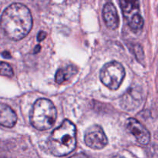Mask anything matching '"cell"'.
I'll return each mask as SVG.
<instances>
[{
  "label": "cell",
  "instance_id": "cell-11",
  "mask_svg": "<svg viewBox=\"0 0 158 158\" xmlns=\"http://www.w3.org/2000/svg\"><path fill=\"white\" fill-rule=\"evenodd\" d=\"M78 73V68L73 65L60 68L56 73V82L58 84H63L66 81L76 75Z\"/></svg>",
  "mask_w": 158,
  "mask_h": 158
},
{
  "label": "cell",
  "instance_id": "cell-14",
  "mask_svg": "<svg viewBox=\"0 0 158 158\" xmlns=\"http://www.w3.org/2000/svg\"><path fill=\"white\" fill-rule=\"evenodd\" d=\"M46 37V32H43V31H40V32L37 35V40L39 42H42L43 40H44Z\"/></svg>",
  "mask_w": 158,
  "mask_h": 158
},
{
  "label": "cell",
  "instance_id": "cell-12",
  "mask_svg": "<svg viewBox=\"0 0 158 158\" xmlns=\"http://www.w3.org/2000/svg\"><path fill=\"white\" fill-rule=\"evenodd\" d=\"M13 74V69L9 63L0 61V75L3 77H12Z\"/></svg>",
  "mask_w": 158,
  "mask_h": 158
},
{
  "label": "cell",
  "instance_id": "cell-4",
  "mask_svg": "<svg viewBox=\"0 0 158 158\" xmlns=\"http://www.w3.org/2000/svg\"><path fill=\"white\" fill-rule=\"evenodd\" d=\"M124 77L125 69L118 62H110L105 64L100 70V80L104 86L112 90H116L120 87Z\"/></svg>",
  "mask_w": 158,
  "mask_h": 158
},
{
  "label": "cell",
  "instance_id": "cell-6",
  "mask_svg": "<svg viewBox=\"0 0 158 158\" xmlns=\"http://www.w3.org/2000/svg\"><path fill=\"white\" fill-rule=\"evenodd\" d=\"M84 141L86 146L95 150L102 149L108 143L107 137L104 131L98 125H94L86 130Z\"/></svg>",
  "mask_w": 158,
  "mask_h": 158
},
{
  "label": "cell",
  "instance_id": "cell-9",
  "mask_svg": "<svg viewBox=\"0 0 158 158\" xmlns=\"http://www.w3.org/2000/svg\"><path fill=\"white\" fill-rule=\"evenodd\" d=\"M17 122V116L8 105L0 103V125L5 127H13Z\"/></svg>",
  "mask_w": 158,
  "mask_h": 158
},
{
  "label": "cell",
  "instance_id": "cell-16",
  "mask_svg": "<svg viewBox=\"0 0 158 158\" xmlns=\"http://www.w3.org/2000/svg\"><path fill=\"white\" fill-rule=\"evenodd\" d=\"M40 49H41V46H40V45L36 46V47H35V49H34V53H37V52H39L40 51Z\"/></svg>",
  "mask_w": 158,
  "mask_h": 158
},
{
  "label": "cell",
  "instance_id": "cell-5",
  "mask_svg": "<svg viewBox=\"0 0 158 158\" xmlns=\"http://www.w3.org/2000/svg\"><path fill=\"white\" fill-rule=\"evenodd\" d=\"M120 7L131 29L134 32L141 30L144 21L140 15L139 0H120Z\"/></svg>",
  "mask_w": 158,
  "mask_h": 158
},
{
  "label": "cell",
  "instance_id": "cell-10",
  "mask_svg": "<svg viewBox=\"0 0 158 158\" xmlns=\"http://www.w3.org/2000/svg\"><path fill=\"white\" fill-rule=\"evenodd\" d=\"M140 92L136 89H129V91L127 92V94L123 96V100L121 102V106L126 110H135L141 102V98H140Z\"/></svg>",
  "mask_w": 158,
  "mask_h": 158
},
{
  "label": "cell",
  "instance_id": "cell-1",
  "mask_svg": "<svg viewBox=\"0 0 158 158\" xmlns=\"http://www.w3.org/2000/svg\"><path fill=\"white\" fill-rule=\"evenodd\" d=\"M0 26L6 36L20 40L29 34L32 27V17L29 9L21 3L8 6L0 19Z\"/></svg>",
  "mask_w": 158,
  "mask_h": 158
},
{
  "label": "cell",
  "instance_id": "cell-15",
  "mask_svg": "<svg viewBox=\"0 0 158 158\" xmlns=\"http://www.w3.org/2000/svg\"><path fill=\"white\" fill-rule=\"evenodd\" d=\"M2 56L6 59H10L11 57H12L10 52H8V51H4V52L2 53Z\"/></svg>",
  "mask_w": 158,
  "mask_h": 158
},
{
  "label": "cell",
  "instance_id": "cell-8",
  "mask_svg": "<svg viewBox=\"0 0 158 158\" xmlns=\"http://www.w3.org/2000/svg\"><path fill=\"white\" fill-rule=\"evenodd\" d=\"M103 17L105 24L109 29H117L120 24V19L116 7L112 2H107L103 7Z\"/></svg>",
  "mask_w": 158,
  "mask_h": 158
},
{
  "label": "cell",
  "instance_id": "cell-2",
  "mask_svg": "<svg viewBox=\"0 0 158 158\" xmlns=\"http://www.w3.org/2000/svg\"><path fill=\"white\" fill-rule=\"evenodd\" d=\"M77 146V128L65 120L59 127L54 130L48 140V148L52 155L63 157L70 154Z\"/></svg>",
  "mask_w": 158,
  "mask_h": 158
},
{
  "label": "cell",
  "instance_id": "cell-3",
  "mask_svg": "<svg viewBox=\"0 0 158 158\" xmlns=\"http://www.w3.org/2000/svg\"><path fill=\"white\" fill-rule=\"evenodd\" d=\"M56 116V109L52 101L45 98L39 99L31 111V124L39 131H46L53 126Z\"/></svg>",
  "mask_w": 158,
  "mask_h": 158
},
{
  "label": "cell",
  "instance_id": "cell-13",
  "mask_svg": "<svg viewBox=\"0 0 158 158\" xmlns=\"http://www.w3.org/2000/svg\"><path fill=\"white\" fill-rule=\"evenodd\" d=\"M133 49H134V54L137 60L140 62L143 61L144 60V53H143L142 46L140 44H134L133 46Z\"/></svg>",
  "mask_w": 158,
  "mask_h": 158
},
{
  "label": "cell",
  "instance_id": "cell-7",
  "mask_svg": "<svg viewBox=\"0 0 158 158\" xmlns=\"http://www.w3.org/2000/svg\"><path fill=\"white\" fill-rule=\"evenodd\" d=\"M127 130L135 137L141 145H148L151 140V134L142 123L134 118L128 119L126 123Z\"/></svg>",
  "mask_w": 158,
  "mask_h": 158
}]
</instances>
